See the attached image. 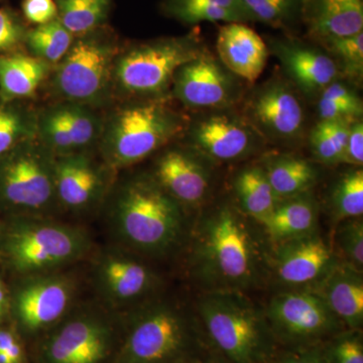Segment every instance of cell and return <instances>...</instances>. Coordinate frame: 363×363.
Returning <instances> with one entry per match:
<instances>
[{
    "label": "cell",
    "mask_w": 363,
    "mask_h": 363,
    "mask_svg": "<svg viewBox=\"0 0 363 363\" xmlns=\"http://www.w3.org/2000/svg\"><path fill=\"white\" fill-rule=\"evenodd\" d=\"M30 26L11 7H0V56L26 51L25 43Z\"/></svg>",
    "instance_id": "ab89813d"
},
{
    "label": "cell",
    "mask_w": 363,
    "mask_h": 363,
    "mask_svg": "<svg viewBox=\"0 0 363 363\" xmlns=\"http://www.w3.org/2000/svg\"><path fill=\"white\" fill-rule=\"evenodd\" d=\"M329 205L334 225L345 219L362 217V168H352L341 175L332 188Z\"/></svg>",
    "instance_id": "e575fe53"
},
{
    "label": "cell",
    "mask_w": 363,
    "mask_h": 363,
    "mask_svg": "<svg viewBox=\"0 0 363 363\" xmlns=\"http://www.w3.org/2000/svg\"><path fill=\"white\" fill-rule=\"evenodd\" d=\"M75 35L59 18L37 26H30L26 35V52L52 67L57 65L70 49Z\"/></svg>",
    "instance_id": "4dcf8cb0"
},
{
    "label": "cell",
    "mask_w": 363,
    "mask_h": 363,
    "mask_svg": "<svg viewBox=\"0 0 363 363\" xmlns=\"http://www.w3.org/2000/svg\"><path fill=\"white\" fill-rule=\"evenodd\" d=\"M208 346L231 363H271L279 346L264 307L238 292H201L194 308Z\"/></svg>",
    "instance_id": "5b68a950"
},
{
    "label": "cell",
    "mask_w": 363,
    "mask_h": 363,
    "mask_svg": "<svg viewBox=\"0 0 363 363\" xmlns=\"http://www.w3.org/2000/svg\"><path fill=\"white\" fill-rule=\"evenodd\" d=\"M52 69L26 51L0 56V100L35 101Z\"/></svg>",
    "instance_id": "d4e9b609"
},
{
    "label": "cell",
    "mask_w": 363,
    "mask_h": 363,
    "mask_svg": "<svg viewBox=\"0 0 363 363\" xmlns=\"http://www.w3.org/2000/svg\"><path fill=\"white\" fill-rule=\"evenodd\" d=\"M94 250L84 227L50 216H11L0 233V253L21 277L63 271Z\"/></svg>",
    "instance_id": "8992f818"
},
{
    "label": "cell",
    "mask_w": 363,
    "mask_h": 363,
    "mask_svg": "<svg viewBox=\"0 0 363 363\" xmlns=\"http://www.w3.org/2000/svg\"><path fill=\"white\" fill-rule=\"evenodd\" d=\"M198 360H199V359L195 360V362H187V363H197Z\"/></svg>",
    "instance_id": "c3c4849f"
},
{
    "label": "cell",
    "mask_w": 363,
    "mask_h": 363,
    "mask_svg": "<svg viewBox=\"0 0 363 363\" xmlns=\"http://www.w3.org/2000/svg\"><path fill=\"white\" fill-rule=\"evenodd\" d=\"M346 329H362L363 272L340 262L314 289Z\"/></svg>",
    "instance_id": "603a6c76"
},
{
    "label": "cell",
    "mask_w": 363,
    "mask_h": 363,
    "mask_svg": "<svg viewBox=\"0 0 363 363\" xmlns=\"http://www.w3.org/2000/svg\"><path fill=\"white\" fill-rule=\"evenodd\" d=\"M123 342L112 363H187L208 344L194 309L159 294L123 313Z\"/></svg>",
    "instance_id": "3957f363"
},
{
    "label": "cell",
    "mask_w": 363,
    "mask_h": 363,
    "mask_svg": "<svg viewBox=\"0 0 363 363\" xmlns=\"http://www.w3.org/2000/svg\"><path fill=\"white\" fill-rule=\"evenodd\" d=\"M0 351L6 353L13 363H23L25 351L20 339L9 329L0 328Z\"/></svg>",
    "instance_id": "ee69618b"
},
{
    "label": "cell",
    "mask_w": 363,
    "mask_h": 363,
    "mask_svg": "<svg viewBox=\"0 0 363 363\" xmlns=\"http://www.w3.org/2000/svg\"><path fill=\"white\" fill-rule=\"evenodd\" d=\"M1 1H2V0H0V2H1Z\"/></svg>",
    "instance_id": "f907efd6"
},
{
    "label": "cell",
    "mask_w": 363,
    "mask_h": 363,
    "mask_svg": "<svg viewBox=\"0 0 363 363\" xmlns=\"http://www.w3.org/2000/svg\"><path fill=\"white\" fill-rule=\"evenodd\" d=\"M121 45L108 25L75 35L45 83L52 100L77 102L104 111L109 108L114 104V61Z\"/></svg>",
    "instance_id": "ba28073f"
},
{
    "label": "cell",
    "mask_w": 363,
    "mask_h": 363,
    "mask_svg": "<svg viewBox=\"0 0 363 363\" xmlns=\"http://www.w3.org/2000/svg\"><path fill=\"white\" fill-rule=\"evenodd\" d=\"M322 345L297 350H279L276 363H326L322 352Z\"/></svg>",
    "instance_id": "7bdbcfd3"
},
{
    "label": "cell",
    "mask_w": 363,
    "mask_h": 363,
    "mask_svg": "<svg viewBox=\"0 0 363 363\" xmlns=\"http://www.w3.org/2000/svg\"><path fill=\"white\" fill-rule=\"evenodd\" d=\"M264 312L279 350L322 345L346 329L314 291H281L269 298Z\"/></svg>",
    "instance_id": "8fae6325"
},
{
    "label": "cell",
    "mask_w": 363,
    "mask_h": 363,
    "mask_svg": "<svg viewBox=\"0 0 363 363\" xmlns=\"http://www.w3.org/2000/svg\"><path fill=\"white\" fill-rule=\"evenodd\" d=\"M236 206L259 225L271 215L279 200L259 164L238 172L233 182Z\"/></svg>",
    "instance_id": "f1b7e54d"
},
{
    "label": "cell",
    "mask_w": 363,
    "mask_h": 363,
    "mask_svg": "<svg viewBox=\"0 0 363 363\" xmlns=\"http://www.w3.org/2000/svg\"><path fill=\"white\" fill-rule=\"evenodd\" d=\"M233 202L203 212L191 238L189 271L202 292L247 294L269 277L264 241Z\"/></svg>",
    "instance_id": "6da1fadb"
},
{
    "label": "cell",
    "mask_w": 363,
    "mask_h": 363,
    "mask_svg": "<svg viewBox=\"0 0 363 363\" xmlns=\"http://www.w3.org/2000/svg\"><path fill=\"white\" fill-rule=\"evenodd\" d=\"M333 235L332 247L340 262L363 272L362 217L338 222Z\"/></svg>",
    "instance_id": "8d00e7d4"
},
{
    "label": "cell",
    "mask_w": 363,
    "mask_h": 363,
    "mask_svg": "<svg viewBox=\"0 0 363 363\" xmlns=\"http://www.w3.org/2000/svg\"><path fill=\"white\" fill-rule=\"evenodd\" d=\"M102 208L114 245L143 259H167L187 238L185 208L149 171L117 177Z\"/></svg>",
    "instance_id": "7a4b0ae2"
},
{
    "label": "cell",
    "mask_w": 363,
    "mask_h": 363,
    "mask_svg": "<svg viewBox=\"0 0 363 363\" xmlns=\"http://www.w3.org/2000/svg\"><path fill=\"white\" fill-rule=\"evenodd\" d=\"M206 50L197 30L121 45L114 61V102L171 99L176 71Z\"/></svg>",
    "instance_id": "52a82bcc"
},
{
    "label": "cell",
    "mask_w": 363,
    "mask_h": 363,
    "mask_svg": "<svg viewBox=\"0 0 363 363\" xmlns=\"http://www.w3.org/2000/svg\"><path fill=\"white\" fill-rule=\"evenodd\" d=\"M255 21L286 28L302 20L304 0H242Z\"/></svg>",
    "instance_id": "74e56055"
},
{
    "label": "cell",
    "mask_w": 363,
    "mask_h": 363,
    "mask_svg": "<svg viewBox=\"0 0 363 363\" xmlns=\"http://www.w3.org/2000/svg\"><path fill=\"white\" fill-rule=\"evenodd\" d=\"M351 123L347 121H317L308 135L310 150L315 161L325 167L341 164Z\"/></svg>",
    "instance_id": "836d02e7"
},
{
    "label": "cell",
    "mask_w": 363,
    "mask_h": 363,
    "mask_svg": "<svg viewBox=\"0 0 363 363\" xmlns=\"http://www.w3.org/2000/svg\"><path fill=\"white\" fill-rule=\"evenodd\" d=\"M38 107L35 101L0 100V157L37 138Z\"/></svg>",
    "instance_id": "f546056e"
},
{
    "label": "cell",
    "mask_w": 363,
    "mask_h": 363,
    "mask_svg": "<svg viewBox=\"0 0 363 363\" xmlns=\"http://www.w3.org/2000/svg\"><path fill=\"white\" fill-rule=\"evenodd\" d=\"M162 13L187 26L255 21L242 0H162Z\"/></svg>",
    "instance_id": "4316f807"
},
{
    "label": "cell",
    "mask_w": 363,
    "mask_h": 363,
    "mask_svg": "<svg viewBox=\"0 0 363 363\" xmlns=\"http://www.w3.org/2000/svg\"><path fill=\"white\" fill-rule=\"evenodd\" d=\"M117 175L97 150L55 157V189L60 211L86 215L102 209Z\"/></svg>",
    "instance_id": "ac0fdd59"
},
{
    "label": "cell",
    "mask_w": 363,
    "mask_h": 363,
    "mask_svg": "<svg viewBox=\"0 0 363 363\" xmlns=\"http://www.w3.org/2000/svg\"><path fill=\"white\" fill-rule=\"evenodd\" d=\"M92 281L99 302L125 313L161 294V276L140 255L113 245L95 255Z\"/></svg>",
    "instance_id": "4fadbf2b"
},
{
    "label": "cell",
    "mask_w": 363,
    "mask_h": 363,
    "mask_svg": "<svg viewBox=\"0 0 363 363\" xmlns=\"http://www.w3.org/2000/svg\"><path fill=\"white\" fill-rule=\"evenodd\" d=\"M269 54L281 63L286 78L303 97L316 100L330 83L341 77L337 64L324 49L293 37L267 40Z\"/></svg>",
    "instance_id": "44dd1931"
},
{
    "label": "cell",
    "mask_w": 363,
    "mask_h": 363,
    "mask_svg": "<svg viewBox=\"0 0 363 363\" xmlns=\"http://www.w3.org/2000/svg\"><path fill=\"white\" fill-rule=\"evenodd\" d=\"M181 140L214 164L242 161L267 145L235 108L201 111L189 118Z\"/></svg>",
    "instance_id": "9a60e30c"
},
{
    "label": "cell",
    "mask_w": 363,
    "mask_h": 363,
    "mask_svg": "<svg viewBox=\"0 0 363 363\" xmlns=\"http://www.w3.org/2000/svg\"><path fill=\"white\" fill-rule=\"evenodd\" d=\"M267 252L269 276L284 290L313 291L340 259L319 231L271 245Z\"/></svg>",
    "instance_id": "d6986e66"
},
{
    "label": "cell",
    "mask_w": 363,
    "mask_h": 363,
    "mask_svg": "<svg viewBox=\"0 0 363 363\" xmlns=\"http://www.w3.org/2000/svg\"><path fill=\"white\" fill-rule=\"evenodd\" d=\"M259 164L278 200L312 192L319 178L313 162L295 155H267Z\"/></svg>",
    "instance_id": "83f0119b"
},
{
    "label": "cell",
    "mask_w": 363,
    "mask_h": 363,
    "mask_svg": "<svg viewBox=\"0 0 363 363\" xmlns=\"http://www.w3.org/2000/svg\"><path fill=\"white\" fill-rule=\"evenodd\" d=\"M9 310V296L4 281L0 279V321L6 317Z\"/></svg>",
    "instance_id": "bcb514c9"
},
{
    "label": "cell",
    "mask_w": 363,
    "mask_h": 363,
    "mask_svg": "<svg viewBox=\"0 0 363 363\" xmlns=\"http://www.w3.org/2000/svg\"><path fill=\"white\" fill-rule=\"evenodd\" d=\"M318 44L328 52L337 64L344 77L351 81L362 80L363 30L343 37H329L316 40Z\"/></svg>",
    "instance_id": "d590c367"
},
{
    "label": "cell",
    "mask_w": 363,
    "mask_h": 363,
    "mask_svg": "<svg viewBox=\"0 0 363 363\" xmlns=\"http://www.w3.org/2000/svg\"><path fill=\"white\" fill-rule=\"evenodd\" d=\"M197 363H231L226 358L222 357L218 352L208 346L207 350L199 358Z\"/></svg>",
    "instance_id": "f6af8a7d"
},
{
    "label": "cell",
    "mask_w": 363,
    "mask_h": 363,
    "mask_svg": "<svg viewBox=\"0 0 363 363\" xmlns=\"http://www.w3.org/2000/svg\"><path fill=\"white\" fill-rule=\"evenodd\" d=\"M123 332V313L100 302L77 304L38 340V362L112 363Z\"/></svg>",
    "instance_id": "9c48e42d"
},
{
    "label": "cell",
    "mask_w": 363,
    "mask_h": 363,
    "mask_svg": "<svg viewBox=\"0 0 363 363\" xmlns=\"http://www.w3.org/2000/svg\"><path fill=\"white\" fill-rule=\"evenodd\" d=\"M21 11L28 26L45 25L58 18L55 0H23Z\"/></svg>",
    "instance_id": "60d3db41"
},
{
    "label": "cell",
    "mask_w": 363,
    "mask_h": 363,
    "mask_svg": "<svg viewBox=\"0 0 363 363\" xmlns=\"http://www.w3.org/2000/svg\"><path fill=\"white\" fill-rule=\"evenodd\" d=\"M11 298L14 320L26 337L39 340L75 307L79 281L57 271L21 277Z\"/></svg>",
    "instance_id": "5bb4252c"
},
{
    "label": "cell",
    "mask_w": 363,
    "mask_h": 363,
    "mask_svg": "<svg viewBox=\"0 0 363 363\" xmlns=\"http://www.w3.org/2000/svg\"><path fill=\"white\" fill-rule=\"evenodd\" d=\"M58 18L74 35L108 25L114 0H55Z\"/></svg>",
    "instance_id": "1f68e13d"
},
{
    "label": "cell",
    "mask_w": 363,
    "mask_h": 363,
    "mask_svg": "<svg viewBox=\"0 0 363 363\" xmlns=\"http://www.w3.org/2000/svg\"><path fill=\"white\" fill-rule=\"evenodd\" d=\"M316 109L319 121L354 123L362 119L363 102L357 90L339 78L320 93Z\"/></svg>",
    "instance_id": "d6a6232c"
},
{
    "label": "cell",
    "mask_w": 363,
    "mask_h": 363,
    "mask_svg": "<svg viewBox=\"0 0 363 363\" xmlns=\"http://www.w3.org/2000/svg\"><path fill=\"white\" fill-rule=\"evenodd\" d=\"M0 363H13L11 362V358L9 357V355L6 353L1 352L0 351Z\"/></svg>",
    "instance_id": "7dc6e473"
},
{
    "label": "cell",
    "mask_w": 363,
    "mask_h": 363,
    "mask_svg": "<svg viewBox=\"0 0 363 363\" xmlns=\"http://www.w3.org/2000/svg\"><path fill=\"white\" fill-rule=\"evenodd\" d=\"M217 58L241 80L253 83L262 75L269 56L267 43L247 23L220 26L216 40Z\"/></svg>",
    "instance_id": "7402d4cb"
},
{
    "label": "cell",
    "mask_w": 363,
    "mask_h": 363,
    "mask_svg": "<svg viewBox=\"0 0 363 363\" xmlns=\"http://www.w3.org/2000/svg\"><path fill=\"white\" fill-rule=\"evenodd\" d=\"M271 363H276V362H274H274H271Z\"/></svg>",
    "instance_id": "681fc988"
},
{
    "label": "cell",
    "mask_w": 363,
    "mask_h": 363,
    "mask_svg": "<svg viewBox=\"0 0 363 363\" xmlns=\"http://www.w3.org/2000/svg\"><path fill=\"white\" fill-rule=\"evenodd\" d=\"M55 157L37 138L0 157V208L11 216L55 217Z\"/></svg>",
    "instance_id": "30bf717a"
},
{
    "label": "cell",
    "mask_w": 363,
    "mask_h": 363,
    "mask_svg": "<svg viewBox=\"0 0 363 363\" xmlns=\"http://www.w3.org/2000/svg\"><path fill=\"white\" fill-rule=\"evenodd\" d=\"M319 206L312 192L279 200L260 224L271 245L302 238L317 231Z\"/></svg>",
    "instance_id": "484cf974"
},
{
    "label": "cell",
    "mask_w": 363,
    "mask_h": 363,
    "mask_svg": "<svg viewBox=\"0 0 363 363\" xmlns=\"http://www.w3.org/2000/svg\"><path fill=\"white\" fill-rule=\"evenodd\" d=\"M321 347L326 363H363L362 329H344Z\"/></svg>",
    "instance_id": "f35d334b"
},
{
    "label": "cell",
    "mask_w": 363,
    "mask_h": 363,
    "mask_svg": "<svg viewBox=\"0 0 363 363\" xmlns=\"http://www.w3.org/2000/svg\"><path fill=\"white\" fill-rule=\"evenodd\" d=\"M245 94L242 80L207 49L176 71L171 88L172 100L197 111L234 108Z\"/></svg>",
    "instance_id": "2e32d148"
},
{
    "label": "cell",
    "mask_w": 363,
    "mask_h": 363,
    "mask_svg": "<svg viewBox=\"0 0 363 363\" xmlns=\"http://www.w3.org/2000/svg\"><path fill=\"white\" fill-rule=\"evenodd\" d=\"M104 111L67 100L38 107L37 140L55 157L97 150Z\"/></svg>",
    "instance_id": "e0dca14e"
},
{
    "label": "cell",
    "mask_w": 363,
    "mask_h": 363,
    "mask_svg": "<svg viewBox=\"0 0 363 363\" xmlns=\"http://www.w3.org/2000/svg\"><path fill=\"white\" fill-rule=\"evenodd\" d=\"M341 164L352 168H362L363 164V121L351 123Z\"/></svg>",
    "instance_id": "b9f144b4"
},
{
    "label": "cell",
    "mask_w": 363,
    "mask_h": 363,
    "mask_svg": "<svg viewBox=\"0 0 363 363\" xmlns=\"http://www.w3.org/2000/svg\"><path fill=\"white\" fill-rule=\"evenodd\" d=\"M214 162L185 143H171L157 152L150 175L182 206L198 208L209 197Z\"/></svg>",
    "instance_id": "ffe728a7"
},
{
    "label": "cell",
    "mask_w": 363,
    "mask_h": 363,
    "mask_svg": "<svg viewBox=\"0 0 363 363\" xmlns=\"http://www.w3.org/2000/svg\"><path fill=\"white\" fill-rule=\"evenodd\" d=\"M302 21L313 40L363 30V0H304Z\"/></svg>",
    "instance_id": "cb8c5ba5"
},
{
    "label": "cell",
    "mask_w": 363,
    "mask_h": 363,
    "mask_svg": "<svg viewBox=\"0 0 363 363\" xmlns=\"http://www.w3.org/2000/svg\"><path fill=\"white\" fill-rule=\"evenodd\" d=\"M240 104L241 116L267 143L295 147L306 138L304 97L286 77L274 76L255 86Z\"/></svg>",
    "instance_id": "7c38bea8"
},
{
    "label": "cell",
    "mask_w": 363,
    "mask_h": 363,
    "mask_svg": "<svg viewBox=\"0 0 363 363\" xmlns=\"http://www.w3.org/2000/svg\"><path fill=\"white\" fill-rule=\"evenodd\" d=\"M171 99L116 101L104 111L97 152L116 173L140 164L185 133L189 118Z\"/></svg>",
    "instance_id": "277c9868"
}]
</instances>
